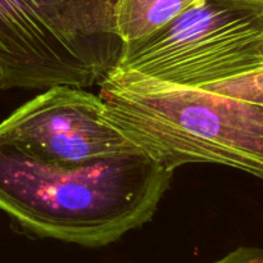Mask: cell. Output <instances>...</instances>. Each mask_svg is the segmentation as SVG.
<instances>
[{"label":"cell","instance_id":"obj_2","mask_svg":"<svg viewBox=\"0 0 263 263\" xmlns=\"http://www.w3.org/2000/svg\"><path fill=\"white\" fill-rule=\"evenodd\" d=\"M99 86L103 117L167 171L211 163L263 180V72L210 90Z\"/></svg>","mask_w":263,"mask_h":263},{"label":"cell","instance_id":"obj_4","mask_svg":"<svg viewBox=\"0 0 263 263\" xmlns=\"http://www.w3.org/2000/svg\"><path fill=\"white\" fill-rule=\"evenodd\" d=\"M116 0H0V89L99 85L123 41Z\"/></svg>","mask_w":263,"mask_h":263},{"label":"cell","instance_id":"obj_3","mask_svg":"<svg viewBox=\"0 0 263 263\" xmlns=\"http://www.w3.org/2000/svg\"><path fill=\"white\" fill-rule=\"evenodd\" d=\"M263 72V2L198 0L148 37L125 44L100 84L210 90Z\"/></svg>","mask_w":263,"mask_h":263},{"label":"cell","instance_id":"obj_6","mask_svg":"<svg viewBox=\"0 0 263 263\" xmlns=\"http://www.w3.org/2000/svg\"><path fill=\"white\" fill-rule=\"evenodd\" d=\"M198 0H116V32L125 44L148 37Z\"/></svg>","mask_w":263,"mask_h":263},{"label":"cell","instance_id":"obj_7","mask_svg":"<svg viewBox=\"0 0 263 263\" xmlns=\"http://www.w3.org/2000/svg\"><path fill=\"white\" fill-rule=\"evenodd\" d=\"M213 263H263V247H241Z\"/></svg>","mask_w":263,"mask_h":263},{"label":"cell","instance_id":"obj_5","mask_svg":"<svg viewBox=\"0 0 263 263\" xmlns=\"http://www.w3.org/2000/svg\"><path fill=\"white\" fill-rule=\"evenodd\" d=\"M99 95L55 85L0 122L5 141L44 163L80 166L140 151L103 117Z\"/></svg>","mask_w":263,"mask_h":263},{"label":"cell","instance_id":"obj_8","mask_svg":"<svg viewBox=\"0 0 263 263\" xmlns=\"http://www.w3.org/2000/svg\"><path fill=\"white\" fill-rule=\"evenodd\" d=\"M259 2H263V0H259Z\"/></svg>","mask_w":263,"mask_h":263},{"label":"cell","instance_id":"obj_1","mask_svg":"<svg viewBox=\"0 0 263 263\" xmlns=\"http://www.w3.org/2000/svg\"><path fill=\"white\" fill-rule=\"evenodd\" d=\"M172 176L141 151L58 166L0 141V211L40 238L115 243L153 218Z\"/></svg>","mask_w":263,"mask_h":263}]
</instances>
